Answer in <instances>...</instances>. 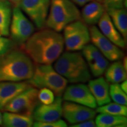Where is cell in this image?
Returning a JSON list of instances; mask_svg holds the SVG:
<instances>
[{
    "label": "cell",
    "mask_w": 127,
    "mask_h": 127,
    "mask_svg": "<svg viewBox=\"0 0 127 127\" xmlns=\"http://www.w3.org/2000/svg\"><path fill=\"white\" fill-rule=\"evenodd\" d=\"M64 46L61 34L50 28H42L31 35L23 48L36 64L51 65L63 53Z\"/></svg>",
    "instance_id": "obj_1"
},
{
    "label": "cell",
    "mask_w": 127,
    "mask_h": 127,
    "mask_svg": "<svg viewBox=\"0 0 127 127\" xmlns=\"http://www.w3.org/2000/svg\"><path fill=\"white\" fill-rule=\"evenodd\" d=\"M35 65L23 51L11 50L0 57V82H20L33 75Z\"/></svg>",
    "instance_id": "obj_2"
},
{
    "label": "cell",
    "mask_w": 127,
    "mask_h": 127,
    "mask_svg": "<svg viewBox=\"0 0 127 127\" xmlns=\"http://www.w3.org/2000/svg\"><path fill=\"white\" fill-rule=\"evenodd\" d=\"M55 61L54 69L68 82L85 83L91 78L89 66L80 52H64Z\"/></svg>",
    "instance_id": "obj_3"
},
{
    "label": "cell",
    "mask_w": 127,
    "mask_h": 127,
    "mask_svg": "<svg viewBox=\"0 0 127 127\" xmlns=\"http://www.w3.org/2000/svg\"><path fill=\"white\" fill-rule=\"evenodd\" d=\"M81 19L78 8L71 0H51L46 26L59 32L69 24Z\"/></svg>",
    "instance_id": "obj_4"
},
{
    "label": "cell",
    "mask_w": 127,
    "mask_h": 127,
    "mask_svg": "<svg viewBox=\"0 0 127 127\" xmlns=\"http://www.w3.org/2000/svg\"><path fill=\"white\" fill-rule=\"evenodd\" d=\"M27 81L33 87L50 89L57 96H63L68 84V81L51 65L46 64L35 65L32 76Z\"/></svg>",
    "instance_id": "obj_5"
},
{
    "label": "cell",
    "mask_w": 127,
    "mask_h": 127,
    "mask_svg": "<svg viewBox=\"0 0 127 127\" xmlns=\"http://www.w3.org/2000/svg\"><path fill=\"white\" fill-rule=\"evenodd\" d=\"M63 38L67 51L82 50L91 41L88 26L81 20L66 25L64 29Z\"/></svg>",
    "instance_id": "obj_6"
},
{
    "label": "cell",
    "mask_w": 127,
    "mask_h": 127,
    "mask_svg": "<svg viewBox=\"0 0 127 127\" xmlns=\"http://www.w3.org/2000/svg\"><path fill=\"white\" fill-rule=\"evenodd\" d=\"M34 31V25L25 17L20 7H14L12 10L9 32L15 44L23 45Z\"/></svg>",
    "instance_id": "obj_7"
},
{
    "label": "cell",
    "mask_w": 127,
    "mask_h": 127,
    "mask_svg": "<svg viewBox=\"0 0 127 127\" xmlns=\"http://www.w3.org/2000/svg\"><path fill=\"white\" fill-rule=\"evenodd\" d=\"M38 93V90L32 87L17 95L5 106L3 110L32 116L39 103Z\"/></svg>",
    "instance_id": "obj_8"
},
{
    "label": "cell",
    "mask_w": 127,
    "mask_h": 127,
    "mask_svg": "<svg viewBox=\"0 0 127 127\" xmlns=\"http://www.w3.org/2000/svg\"><path fill=\"white\" fill-rule=\"evenodd\" d=\"M51 0H21L19 7L30 17L38 29L45 27Z\"/></svg>",
    "instance_id": "obj_9"
},
{
    "label": "cell",
    "mask_w": 127,
    "mask_h": 127,
    "mask_svg": "<svg viewBox=\"0 0 127 127\" xmlns=\"http://www.w3.org/2000/svg\"><path fill=\"white\" fill-rule=\"evenodd\" d=\"M90 39L93 44L101 54L111 61L120 60L124 57V52L120 47L112 43L102 34L96 27L93 25L89 28Z\"/></svg>",
    "instance_id": "obj_10"
},
{
    "label": "cell",
    "mask_w": 127,
    "mask_h": 127,
    "mask_svg": "<svg viewBox=\"0 0 127 127\" xmlns=\"http://www.w3.org/2000/svg\"><path fill=\"white\" fill-rule=\"evenodd\" d=\"M63 100L79 104L95 109L97 107L94 97L87 85L78 84L66 87Z\"/></svg>",
    "instance_id": "obj_11"
},
{
    "label": "cell",
    "mask_w": 127,
    "mask_h": 127,
    "mask_svg": "<svg viewBox=\"0 0 127 127\" xmlns=\"http://www.w3.org/2000/svg\"><path fill=\"white\" fill-rule=\"evenodd\" d=\"M96 111L91 108L65 101L63 102V116L71 124L94 119Z\"/></svg>",
    "instance_id": "obj_12"
},
{
    "label": "cell",
    "mask_w": 127,
    "mask_h": 127,
    "mask_svg": "<svg viewBox=\"0 0 127 127\" xmlns=\"http://www.w3.org/2000/svg\"><path fill=\"white\" fill-rule=\"evenodd\" d=\"M34 120L38 122H51L59 120L63 116V98L57 96L50 104L38 103L32 112Z\"/></svg>",
    "instance_id": "obj_13"
},
{
    "label": "cell",
    "mask_w": 127,
    "mask_h": 127,
    "mask_svg": "<svg viewBox=\"0 0 127 127\" xmlns=\"http://www.w3.org/2000/svg\"><path fill=\"white\" fill-rule=\"evenodd\" d=\"M32 86L26 82H0V110L8 103L25 90Z\"/></svg>",
    "instance_id": "obj_14"
},
{
    "label": "cell",
    "mask_w": 127,
    "mask_h": 127,
    "mask_svg": "<svg viewBox=\"0 0 127 127\" xmlns=\"http://www.w3.org/2000/svg\"><path fill=\"white\" fill-rule=\"evenodd\" d=\"M100 31L112 43L120 48H126V41L115 27L107 12L105 11L98 22Z\"/></svg>",
    "instance_id": "obj_15"
},
{
    "label": "cell",
    "mask_w": 127,
    "mask_h": 127,
    "mask_svg": "<svg viewBox=\"0 0 127 127\" xmlns=\"http://www.w3.org/2000/svg\"><path fill=\"white\" fill-rule=\"evenodd\" d=\"M88 88L94 97L97 106H102L111 102L108 82L102 77L88 81Z\"/></svg>",
    "instance_id": "obj_16"
},
{
    "label": "cell",
    "mask_w": 127,
    "mask_h": 127,
    "mask_svg": "<svg viewBox=\"0 0 127 127\" xmlns=\"http://www.w3.org/2000/svg\"><path fill=\"white\" fill-rule=\"evenodd\" d=\"M105 11L103 3L92 1L84 6L81 17L86 24L94 25L98 23Z\"/></svg>",
    "instance_id": "obj_17"
},
{
    "label": "cell",
    "mask_w": 127,
    "mask_h": 127,
    "mask_svg": "<svg viewBox=\"0 0 127 127\" xmlns=\"http://www.w3.org/2000/svg\"><path fill=\"white\" fill-rule=\"evenodd\" d=\"M34 124L32 116L6 112L2 115L3 126L7 127H31Z\"/></svg>",
    "instance_id": "obj_18"
},
{
    "label": "cell",
    "mask_w": 127,
    "mask_h": 127,
    "mask_svg": "<svg viewBox=\"0 0 127 127\" xmlns=\"http://www.w3.org/2000/svg\"><path fill=\"white\" fill-rule=\"evenodd\" d=\"M106 11L111 19L112 23L121 34L124 39L127 41V13L126 9L122 8H109Z\"/></svg>",
    "instance_id": "obj_19"
},
{
    "label": "cell",
    "mask_w": 127,
    "mask_h": 127,
    "mask_svg": "<svg viewBox=\"0 0 127 127\" xmlns=\"http://www.w3.org/2000/svg\"><path fill=\"white\" fill-rule=\"evenodd\" d=\"M12 13V4L8 0H0V34L1 35H9Z\"/></svg>",
    "instance_id": "obj_20"
},
{
    "label": "cell",
    "mask_w": 127,
    "mask_h": 127,
    "mask_svg": "<svg viewBox=\"0 0 127 127\" xmlns=\"http://www.w3.org/2000/svg\"><path fill=\"white\" fill-rule=\"evenodd\" d=\"M105 78L107 82L112 84L120 83L127 80V70L124 67L122 61H115L108 66L105 72Z\"/></svg>",
    "instance_id": "obj_21"
},
{
    "label": "cell",
    "mask_w": 127,
    "mask_h": 127,
    "mask_svg": "<svg viewBox=\"0 0 127 127\" xmlns=\"http://www.w3.org/2000/svg\"><path fill=\"white\" fill-rule=\"evenodd\" d=\"M95 122L97 127H127V118L125 116L100 113Z\"/></svg>",
    "instance_id": "obj_22"
},
{
    "label": "cell",
    "mask_w": 127,
    "mask_h": 127,
    "mask_svg": "<svg viewBox=\"0 0 127 127\" xmlns=\"http://www.w3.org/2000/svg\"><path fill=\"white\" fill-rule=\"evenodd\" d=\"M96 112L102 114H107L109 115L125 116L127 115V107L126 105H123L117 104L116 102H109L108 104L100 106L96 109Z\"/></svg>",
    "instance_id": "obj_23"
},
{
    "label": "cell",
    "mask_w": 127,
    "mask_h": 127,
    "mask_svg": "<svg viewBox=\"0 0 127 127\" xmlns=\"http://www.w3.org/2000/svg\"><path fill=\"white\" fill-rule=\"evenodd\" d=\"M82 55L88 66L104 57L99 50L93 44H87L82 50Z\"/></svg>",
    "instance_id": "obj_24"
},
{
    "label": "cell",
    "mask_w": 127,
    "mask_h": 127,
    "mask_svg": "<svg viewBox=\"0 0 127 127\" xmlns=\"http://www.w3.org/2000/svg\"><path fill=\"white\" fill-rule=\"evenodd\" d=\"M109 95L111 99L117 104L127 105V93L122 90L118 83L112 84L109 85Z\"/></svg>",
    "instance_id": "obj_25"
},
{
    "label": "cell",
    "mask_w": 127,
    "mask_h": 127,
    "mask_svg": "<svg viewBox=\"0 0 127 127\" xmlns=\"http://www.w3.org/2000/svg\"><path fill=\"white\" fill-rule=\"evenodd\" d=\"M109 65V62L104 56L89 66L91 74L95 77H99L104 74Z\"/></svg>",
    "instance_id": "obj_26"
},
{
    "label": "cell",
    "mask_w": 127,
    "mask_h": 127,
    "mask_svg": "<svg viewBox=\"0 0 127 127\" xmlns=\"http://www.w3.org/2000/svg\"><path fill=\"white\" fill-rule=\"evenodd\" d=\"M55 95L51 90L47 88H41L38 93L39 102L44 104H50L54 101Z\"/></svg>",
    "instance_id": "obj_27"
},
{
    "label": "cell",
    "mask_w": 127,
    "mask_h": 127,
    "mask_svg": "<svg viewBox=\"0 0 127 127\" xmlns=\"http://www.w3.org/2000/svg\"><path fill=\"white\" fill-rule=\"evenodd\" d=\"M15 43L11 39L5 37H0V57L12 50Z\"/></svg>",
    "instance_id": "obj_28"
},
{
    "label": "cell",
    "mask_w": 127,
    "mask_h": 127,
    "mask_svg": "<svg viewBox=\"0 0 127 127\" xmlns=\"http://www.w3.org/2000/svg\"><path fill=\"white\" fill-rule=\"evenodd\" d=\"M34 127H66L67 124L64 120H59L51 122H38L36 121L33 124Z\"/></svg>",
    "instance_id": "obj_29"
},
{
    "label": "cell",
    "mask_w": 127,
    "mask_h": 127,
    "mask_svg": "<svg viewBox=\"0 0 127 127\" xmlns=\"http://www.w3.org/2000/svg\"><path fill=\"white\" fill-rule=\"evenodd\" d=\"M124 0H104L103 4L105 9L109 8H122L124 7Z\"/></svg>",
    "instance_id": "obj_30"
},
{
    "label": "cell",
    "mask_w": 127,
    "mask_h": 127,
    "mask_svg": "<svg viewBox=\"0 0 127 127\" xmlns=\"http://www.w3.org/2000/svg\"><path fill=\"white\" fill-rule=\"evenodd\" d=\"M71 127H95L96 124H95V121L94 119H91L84 121L81 122L79 123L75 124H72L71 125Z\"/></svg>",
    "instance_id": "obj_31"
},
{
    "label": "cell",
    "mask_w": 127,
    "mask_h": 127,
    "mask_svg": "<svg viewBox=\"0 0 127 127\" xmlns=\"http://www.w3.org/2000/svg\"><path fill=\"white\" fill-rule=\"evenodd\" d=\"M71 1H72L74 4L78 5L79 6H83L86 4L87 3L93 1V0H71Z\"/></svg>",
    "instance_id": "obj_32"
},
{
    "label": "cell",
    "mask_w": 127,
    "mask_h": 127,
    "mask_svg": "<svg viewBox=\"0 0 127 127\" xmlns=\"http://www.w3.org/2000/svg\"><path fill=\"white\" fill-rule=\"evenodd\" d=\"M120 87L122 90L125 92V93H127V80L121 82V84H120Z\"/></svg>",
    "instance_id": "obj_33"
},
{
    "label": "cell",
    "mask_w": 127,
    "mask_h": 127,
    "mask_svg": "<svg viewBox=\"0 0 127 127\" xmlns=\"http://www.w3.org/2000/svg\"><path fill=\"white\" fill-rule=\"evenodd\" d=\"M9 2H11V4L13 5L14 7H19V5L21 0H8Z\"/></svg>",
    "instance_id": "obj_34"
},
{
    "label": "cell",
    "mask_w": 127,
    "mask_h": 127,
    "mask_svg": "<svg viewBox=\"0 0 127 127\" xmlns=\"http://www.w3.org/2000/svg\"><path fill=\"white\" fill-rule=\"evenodd\" d=\"M122 63H123V66L125 69V70H127V58L126 56H125V57H124L123 62H122Z\"/></svg>",
    "instance_id": "obj_35"
},
{
    "label": "cell",
    "mask_w": 127,
    "mask_h": 127,
    "mask_svg": "<svg viewBox=\"0 0 127 127\" xmlns=\"http://www.w3.org/2000/svg\"><path fill=\"white\" fill-rule=\"evenodd\" d=\"M2 124V115L1 112H0V125Z\"/></svg>",
    "instance_id": "obj_36"
},
{
    "label": "cell",
    "mask_w": 127,
    "mask_h": 127,
    "mask_svg": "<svg viewBox=\"0 0 127 127\" xmlns=\"http://www.w3.org/2000/svg\"><path fill=\"white\" fill-rule=\"evenodd\" d=\"M93 1H98V2H103V1L104 0H93Z\"/></svg>",
    "instance_id": "obj_37"
},
{
    "label": "cell",
    "mask_w": 127,
    "mask_h": 127,
    "mask_svg": "<svg viewBox=\"0 0 127 127\" xmlns=\"http://www.w3.org/2000/svg\"><path fill=\"white\" fill-rule=\"evenodd\" d=\"M0 36H1V34H0Z\"/></svg>",
    "instance_id": "obj_38"
}]
</instances>
